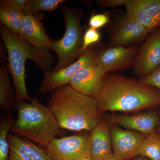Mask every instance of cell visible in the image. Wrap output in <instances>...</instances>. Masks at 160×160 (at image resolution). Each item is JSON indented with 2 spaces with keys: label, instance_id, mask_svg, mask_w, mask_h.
<instances>
[{
  "label": "cell",
  "instance_id": "obj_1",
  "mask_svg": "<svg viewBox=\"0 0 160 160\" xmlns=\"http://www.w3.org/2000/svg\"><path fill=\"white\" fill-rule=\"evenodd\" d=\"M106 74L93 97L101 113L138 112L160 106V92L155 88L122 76Z\"/></svg>",
  "mask_w": 160,
  "mask_h": 160
},
{
  "label": "cell",
  "instance_id": "obj_2",
  "mask_svg": "<svg viewBox=\"0 0 160 160\" xmlns=\"http://www.w3.org/2000/svg\"><path fill=\"white\" fill-rule=\"evenodd\" d=\"M48 106L62 129L91 131L102 120L95 98L69 85L52 91Z\"/></svg>",
  "mask_w": 160,
  "mask_h": 160
},
{
  "label": "cell",
  "instance_id": "obj_3",
  "mask_svg": "<svg viewBox=\"0 0 160 160\" xmlns=\"http://www.w3.org/2000/svg\"><path fill=\"white\" fill-rule=\"evenodd\" d=\"M0 32L8 53V69L12 77L16 92V102L31 101L26 83L25 63L27 59L33 61L44 72L49 71L53 63L49 50L38 49L24 39L16 35L1 24Z\"/></svg>",
  "mask_w": 160,
  "mask_h": 160
},
{
  "label": "cell",
  "instance_id": "obj_4",
  "mask_svg": "<svg viewBox=\"0 0 160 160\" xmlns=\"http://www.w3.org/2000/svg\"><path fill=\"white\" fill-rule=\"evenodd\" d=\"M16 107L18 118L10 131L46 149L61 129L49 106L40 102L35 95L29 102L20 101Z\"/></svg>",
  "mask_w": 160,
  "mask_h": 160
},
{
  "label": "cell",
  "instance_id": "obj_5",
  "mask_svg": "<svg viewBox=\"0 0 160 160\" xmlns=\"http://www.w3.org/2000/svg\"><path fill=\"white\" fill-rule=\"evenodd\" d=\"M65 25L62 38L52 40L53 51L56 53L58 63L52 72H56L69 66L83 54V36L80 25V16L76 9L62 5L60 6Z\"/></svg>",
  "mask_w": 160,
  "mask_h": 160
},
{
  "label": "cell",
  "instance_id": "obj_6",
  "mask_svg": "<svg viewBox=\"0 0 160 160\" xmlns=\"http://www.w3.org/2000/svg\"><path fill=\"white\" fill-rule=\"evenodd\" d=\"M46 149L52 160H81L91 158L90 134L55 138Z\"/></svg>",
  "mask_w": 160,
  "mask_h": 160
},
{
  "label": "cell",
  "instance_id": "obj_7",
  "mask_svg": "<svg viewBox=\"0 0 160 160\" xmlns=\"http://www.w3.org/2000/svg\"><path fill=\"white\" fill-rule=\"evenodd\" d=\"M97 53L91 48L84 52L77 60L66 68L52 72H44V77L39 88L41 93H48L61 86L69 85L72 78L81 69L96 63Z\"/></svg>",
  "mask_w": 160,
  "mask_h": 160
},
{
  "label": "cell",
  "instance_id": "obj_8",
  "mask_svg": "<svg viewBox=\"0 0 160 160\" xmlns=\"http://www.w3.org/2000/svg\"><path fill=\"white\" fill-rule=\"evenodd\" d=\"M113 155L118 160H128L139 155L146 135L114 126L110 128Z\"/></svg>",
  "mask_w": 160,
  "mask_h": 160
},
{
  "label": "cell",
  "instance_id": "obj_9",
  "mask_svg": "<svg viewBox=\"0 0 160 160\" xmlns=\"http://www.w3.org/2000/svg\"><path fill=\"white\" fill-rule=\"evenodd\" d=\"M135 73L141 78L160 68V32L154 30L133 62Z\"/></svg>",
  "mask_w": 160,
  "mask_h": 160
},
{
  "label": "cell",
  "instance_id": "obj_10",
  "mask_svg": "<svg viewBox=\"0 0 160 160\" xmlns=\"http://www.w3.org/2000/svg\"><path fill=\"white\" fill-rule=\"evenodd\" d=\"M44 18L41 12L24 15L20 37L35 48L53 51L52 40L46 34L42 22Z\"/></svg>",
  "mask_w": 160,
  "mask_h": 160
},
{
  "label": "cell",
  "instance_id": "obj_11",
  "mask_svg": "<svg viewBox=\"0 0 160 160\" xmlns=\"http://www.w3.org/2000/svg\"><path fill=\"white\" fill-rule=\"evenodd\" d=\"M137 49L116 46L97 53L96 64L108 73L128 68L134 62Z\"/></svg>",
  "mask_w": 160,
  "mask_h": 160
},
{
  "label": "cell",
  "instance_id": "obj_12",
  "mask_svg": "<svg viewBox=\"0 0 160 160\" xmlns=\"http://www.w3.org/2000/svg\"><path fill=\"white\" fill-rule=\"evenodd\" d=\"M107 73L101 66L95 63L78 72L71 79L69 85L83 94L93 97Z\"/></svg>",
  "mask_w": 160,
  "mask_h": 160
},
{
  "label": "cell",
  "instance_id": "obj_13",
  "mask_svg": "<svg viewBox=\"0 0 160 160\" xmlns=\"http://www.w3.org/2000/svg\"><path fill=\"white\" fill-rule=\"evenodd\" d=\"M8 139L10 148L9 160H52L46 149L25 138L9 133Z\"/></svg>",
  "mask_w": 160,
  "mask_h": 160
},
{
  "label": "cell",
  "instance_id": "obj_14",
  "mask_svg": "<svg viewBox=\"0 0 160 160\" xmlns=\"http://www.w3.org/2000/svg\"><path fill=\"white\" fill-rule=\"evenodd\" d=\"M92 160H107L113 154L110 127L102 120L90 133Z\"/></svg>",
  "mask_w": 160,
  "mask_h": 160
},
{
  "label": "cell",
  "instance_id": "obj_15",
  "mask_svg": "<svg viewBox=\"0 0 160 160\" xmlns=\"http://www.w3.org/2000/svg\"><path fill=\"white\" fill-rule=\"evenodd\" d=\"M159 119L157 113L150 112L133 115L115 116L112 120L120 126L147 136L155 132Z\"/></svg>",
  "mask_w": 160,
  "mask_h": 160
},
{
  "label": "cell",
  "instance_id": "obj_16",
  "mask_svg": "<svg viewBox=\"0 0 160 160\" xmlns=\"http://www.w3.org/2000/svg\"><path fill=\"white\" fill-rule=\"evenodd\" d=\"M150 32L146 27L126 18L118 25L112 42L116 46H122L144 39Z\"/></svg>",
  "mask_w": 160,
  "mask_h": 160
},
{
  "label": "cell",
  "instance_id": "obj_17",
  "mask_svg": "<svg viewBox=\"0 0 160 160\" xmlns=\"http://www.w3.org/2000/svg\"><path fill=\"white\" fill-rule=\"evenodd\" d=\"M8 67L0 68V106L1 109L9 113L16 95L14 94L9 76Z\"/></svg>",
  "mask_w": 160,
  "mask_h": 160
},
{
  "label": "cell",
  "instance_id": "obj_18",
  "mask_svg": "<svg viewBox=\"0 0 160 160\" xmlns=\"http://www.w3.org/2000/svg\"><path fill=\"white\" fill-rule=\"evenodd\" d=\"M125 6L126 18L128 19L142 25L150 31L158 27L154 20L134 0H129Z\"/></svg>",
  "mask_w": 160,
  "mask_h": 160
},
{
  "label": "cell",
  "instance_id": "obj_19",
  "mask_svg": "<svg viewBox=\"0 0 160 160\" xmlns=\"http://www.w3.org/2000/svg\"><path fill=\"white\" fill-rule=\"evenodd\" d=\"M24 16L22 12L9 10L0 6V21L2 24L16 35L21 36Z\"/></svg>",
  "mask_w": 160,
  "mask_h": 160
},
{
  "label": "cell",
  "instance_id": "obj_20",
  "mask_svg": "<svg viewBox=\"0 0 160 160\" xmlns=\"http://www.w3.org/2000/svg\"><path fill=\"white\" fill-rule=\"evenodd\" d=\"M66 2L65 0H27L22 12L24 15H33L41 12H52Z\"/></svg>",
  "mask_w": 160,
  "mask_h": 160
},
{
  "label": "cell",
  "instance_id": "obj_21",
  "mask_svg": "<svg viewBox=\"0 0 160 160\" xmlns=\"http://www.w3.org/2000/svg\"><path fill=\"white\" fill-rule=\"evenodd\" d=\"M142 157L160 160V135L154 132L146 136L140 149Z\"/></svg>",
  "mask_w": 160,
  "mask_h": 160
},
{
  "label": "cell",
  "instance_id": "obj_22",
  "mask_svg": "<svg viewBox=\"0 0 160 160\" xmlns=\"http://www.w3.org/2000/svg\"><path fill=\"white\" fill-rule=\"evenodd\" d=\"M12 121L9 113H7V116L2 120L0 125V160H9V145L8 135L9 131L12 128Z\"/></svg>",
  "mask_w": 160,
  "mask_h": 160
},
{
  "label": "cell",
  "instance_id": "obj_23",
  "mask_svg": "<svg viewBox=\"0 0 160 160\" xmlns=\"http://www.w3.org/2000/svg\"><path fill=\"white\" fill-rule=\"evenodd\" d=\"M160 26V0H134Z\"/></svg>",
  "mask_w": 160,
  "mask_h": 160
},
{
  "label": "cell",
  "instance_id": "obj_24",
  "mask_svg": "<svg viewBox=\"0 0 160 160\" xmlns=\"http://www.w3.org/2000/svg\"><path fill=\"white\" fill-rule=\"evenodd\" d=\"M101 33L98 29L89 28L83 35L82 51L83 53L90 46L98 42L101 39Z\"/></svg>",
  "mask_w": 160,
  "mask_h": 160
},
{
  "label": "cell",
  "instance_id": "obj_25",
  "mask_svg": "<svg viewBox=\"0 0 160 160\" xmlns=\"http://www.w3.org/2000/svg\"><path fill=\"white\" fill-rule=\"evenodd\" d=\"M109 16L105 13L92 15L89 18V25L90 27L98 29L102 28L109 23Z\"/></svg>",
  "mask_w": 160,
  "mask_h": 160
},
{
  "label": "cell",
  "instance_id": "obj_26",
  "mask_svg": "<svg viewBox=\"0 0 160 160\" xmlns=\"http://www.w3.org/2000/svg\"><path fill=\"white\" fill-rule=\"evenodd\" d=\"M27 0H1L0 6L12 11L22 12Z\"/></svg>",
  "mask_w": 160,
  "mask_h": 160
},
{
  "label": "cell",
  "instance_id": "obj_27",
  "mask_svg": "<svg viewBox=\"0 0 160 160\" xmlns=\"http://www.w3.org/2000/svg\"><path fill=\"white\" fill-rule=\"evenodd\" d=\"M139 81L146 85L158 88L160 90V68L149 75L141 78Z\"/></svg>",
  "mask_w": 160,
  "mask_h": 160
},
{
  "label": "cell",
  "instance_id": "obj_28",
  "mask_svg": "<svg viewBox=\"0 0 160 160\" xmlns=\"http://www.w3.org/2000/svg\"><path fill=\"white\" fill-rule=\"evenodd\" d=\"M129 0H98L97 2L102 7H115L126 5Z\"/></svg>",
  "mask_w": 160,
  "mask_h": 160
},
{
  "label": "cell",
  "instance_id": "obj_29",
  "mask_svg": "<svg viewBox=\"0 0 160 160\" xmlns=\"http://www.w3.org/2000/svg\"><path fill=\"white\" fill-rule=\"evenodd\" d=\"M133 160H149L147 159L146 158H143V157H138L135 158Z\"/></svg>",
  "mask_w": 160,
  "mask_h": 160
},
{
  "label": "cell",
  "instance_id": "obj_30",
  "mask_svg": "<svg viewBox=\"0 0 160 160\" xmlns=\"http://www.w3.org/2000/svg\"><path fill=\"white\" fill-rule=\"evenodd\" d=\"M107 160H118V159L117 158H116L113 155V154H112V156L111 157H110L109 158H108V159Z\"/></svg>",
  "mask_w": 160,
  "mask_h": 160
},
{
  "label": "cell",
  "instance_id": "obj_31",
  "mask_svg": "<svg viewBox=\"0 0 160 160\" xmlns=\"http://www.w3.org/2000/svg\"><path fill=\"white\" fill-rule=\"evenodd\" d=\"M158 129H159V131L160 133V118H159V119L158 124ZM160 135V134H159Z\"/></svg>",
  "mask_w": 160,
  "mask_h": 160
},
{
  "label": "cell",
  "instance_id": "obj_32",
  "mask_svg": "<svg viewBox=\"0 0 160 160\" xmlns=\"http://www.w3.org/2000/svg\"><path fill=\"white\" fill-rule=\"evenodd\" d=\"M81 160H92L91 158H86Z\"/></svg>",
  "mask_w": 160,
  "mask_h": 160
}]
</instances>
